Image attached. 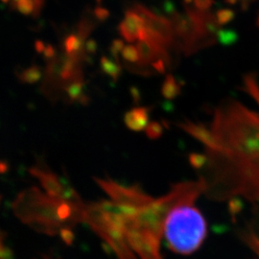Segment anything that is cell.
I'll use <instances>...</instances> for the list:
<instances>
[{"label": "cell", "mask_w": 259, "mask_h": 259, "mask_svg": "<svg viewBox=\"0 0 259 259\" xmlns=\"http://www.w3.org/2000/svg\"><path fill=\"white\" fill-rule=\"evenodd\" d=\"M39 76H40L39 72H37L36 70H33V71H30L29 73H27L26 77H25V80H26L27 82H30V83L36 82V81L38 80Z\"/></svg>", "instance_id": "cell-17"}, {"label": "cell", "mask_w": 259, "mask_h": 259, "mask_svg": "<svg viewBox=\"0 0 259 259\" xmlns=\"http://www.w3.org/2000/svg\"><path fill=\"white\" fill-rule=\"evenodd\" d=\"M63 201L42 194L35 187L19 195L14 210L22 221L36 226L42 232L56 233L67 229L60 214Z\"/></svg>", "instance_id": "cell-5"}, {"label": "cell", "mask_w": 259, "mask_h": 259, "mask_svg": "<svg viewBox=\"0 0 259 259\" xmlns=\"http://www.w3.org/2000/svg\"><path fill=\"white\" fill-rule=\"evenodd\" d=\"M65 91L67 95L69 96V98H71L72 100H81L83 96V87L79 82L70 83L65 89Z\"/></svg>", "instance_id": "cell-12"}, {"label": "cell", "mask_w": 259, "mask_h": 259, "mask_svg": "<svg viewBox=\"0 0 259 259\" xmlns=\"http://www.w3.org/2000/svg\"><path fill=\"white\" fill-rule=\"evenodd\" d=\"M6 2L15 3L21 12H33L36 6V0H4Z\"/></svg>", "instance_id": "cell-14"}, {"label": "cell", "mask_w": 259, "mask_h": 259, "mask_svg": "<svg viewBox=\"0 0 259 259\" xmlns=\"http://www.w3.org/2000/svg\"><path fill=\"white\" fill-rule=\"evenodd\" d=\"M178 126L191 136L193 139L198 140L204 146L205 152H213L217 149V142L213 136L210 127H206L204 124L195 123L193 121L185 120L179 123Z\"/></svg>", "instance_id": "cell-8"}, {"label": "cell", "mask_w": 259, "mask_h": 259, "mask_svg": "<svg viewBox=\"0 0 259 259\" xmlns=\"http://www.w3.org/2000/svg\"><path fill=\"white\" fill-rule=\"evenodd\" d=\"M181 93V85L177 82L174 77L167 76L161 88V94L166 99H174Z\"/></svg>", "instance_id": "cell-10"}, {"label": "cell", "mask_w": 259, "mask_h": 259, "mask_svg": "<svg viewBox=\"0 0 259 259\" xmlns=\"http://www.w3.org/2000/svg\"><path fill=\"white\" fill-rule=\"evenodd\" d=\"M206 233L207 225L204 215L193 204H185L172 210L163 227L168 248L184 255L199 250Z\"/></svg>", "instance_id": "cell-2"}, {"label": "cell", "mask_w": 259, "mask_h": 259, "mask_svg": "<svg viewBox=\"0 0 259 259\" xmlns=\"http://www.w3.org/2000/svg\"><path fill=\"white\" fill-rule=\"evenodd\" d=\"M189 162L193 168L201 171L206 163V156H205V154H199V153L190 154L189 155Z\"/></svg>", "instance_id": "cell-13"}, {"label": "cell", "mask_w": 259, "mask_h": 259, "mask_svg": "<svg viewBox=\"0 0 259 259\" xmlns=\"http://www.w3.org/2000/svg\"><path fill=\"white\" fill-rule=\"evenodd\" d=\"M245 91L259 105L258 85L251 76L245 79ZM209 127L218 146L204 152V194L217 201L237 195L259 201V113L228 101L214 111Z\"/></svg>", "instance_id": "cell-1"}, {"label": "cell", "mask_w": 259, "mask_h": 259, "mask_svg": "<svg viewBox=\"0 0 259 259\" xmlns=\"http://www.w3.org/2000/svg\"><path fill=\"white\" fill-rule=\"evenodd\" d=\"M84 222L105 241L119 259H137L124 232L125 218L118 204L103 200L87 204Z\"/></svg>", "instance_id": "cell-4"}, {"label": "cell", "mask_w": 259, "mask_h": 259, "mask_svg": "<svg viewBox=\"0 0 259 259\" xmlns=\"http://www.w3.org/2000/svg\"><path fill=\"white\" fill-rule=\"evenodd\" d=\"M150 120V109L146 107H139L127 111L124 116V122L127 128L139 132L146 129Z\"/></svg>", "instance_id": "cell-9"}, {"label": "cell", "mask_w": 259, "mask_h": 259, "mask_svg": "<svg viewBox=\"0 0 259 259\" xmlns=\"http://www.w3.org/2000/svg\"><path fill=\"white\" fill-rule=\"evenodd\" d=\"M204 193V183L183 182L173 185L166 194L154 199L147 207L139 211L136 223L139 228L153 232L157 237L163 235V227L167 216L177 207L185 204H193Z\"/></svg>", "instance_id": "cell-3"}, {"label": "cell", "mask_w": 259, "mask_h": 259, "mask_svg": "<svg viewBox=\"0 0 259 259\" xmlns=\"http://www.w3.org/2000/svg\"><path fill=\"white\" fill-rule=\"evenodd\" d=\"M146 135L149 139H159L163 134V127L158 122L153 121L149 123L148 126L145 129Z\"/></svg>", "instance_id": "cell-11"}, {"label": "cell", "mask_w": 259, "mask_h": 259, "mask_svg": "<svg viewBox=\"0 0 259 259\" xmlns=\"http://www.w3.org/2000/svg\"><path fill=\"white\" fill-rule=\"evenodd\" d=\"M124 232L131 250L140 259H162L160 254V239L153 232L141 229L136 220L125 224Z\"/></svg>", "instance_id": "cell-7"}, {"label": "cell", "mask_w": 259, "mask_h": 259, "mask_svg": "<svg viewBox=\"0 0 259 259\" xmlns=\"http://www.w3.org/2000/svg\"><path fill=\"white\" fill-rule=\"evenodd\" d=\"M95 182L113 203L136 208L139 211L147 207L155 199L136 185L126 186L111 180L99 178H96Z\"/></svg>", "instance_id": "cell-6"}, {"label": "cell", "mask_w": 259, "mask_h": 259, "mask_svg": "<svg viewBox=\"0 0 259 259\" xmlns=\"http://www.w3.org/2000/svg\"><path fill=\"white\" fill-rule=\"evenodd\" d=\"M123 56L129 62H133L134 63V62L139 61V53H138V51L134 47H127L124 50V52H123Z\"/></svg>", "instance_id": "cell-16"}, {"label": "cell", "mask_w": 259, "mask_h": 259, "mask_svg": "<svg viewBox=\"0 0 259 259\" xmlns=\"http://www.w3.org/2000/svg\"><path fill=\"white\" fill-rule=\"evenodd\" d=\"M103 69L104 71L107 73V74L110 75L112 78L116 79L117 76L119 75V69L117 66L112 65L111 64V62L107 61V60H104L103 61Z\"/></svg>", "instance_id": "cell-15"}]
</instances>
